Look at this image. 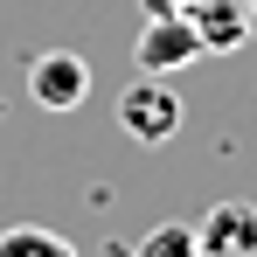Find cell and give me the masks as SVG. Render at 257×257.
I'll list each match as a JSON object with an SVG mask.
<instances>
[{"label": "cell", "mask_w": 257, "mask_h": 257, "mask_svg": "<svg viewBox=\"0 0 257 257\" xmlns=\"http://www.w3.org/2000/svg\"><path fill=\"white\" fill-rule=\"evenodd\" d=\"M118 125H125V139H139V146H167L174 132H181V90H174V77H132L125 90H118Z\"/></svg>", "instance_id": "6da1fadb"}, {"label": "cell", "mask_w": 257, "mask_h": 257, "mask_svg": "<svg viewBox=\"0 0 257 257\" xmlns=\"http://www.w3.org/2000/svg\"><path fill=\"white\" fill-rule=\"evenodd\" d=\"M188 28H195L202 56H229L236 42H250V14H243V0H195V7H188Z\"/></svg>", "instance_id": "5b68a950"}, {"label": "cell", "mask_w": 257, "mask_h": 257, "mask_svg": "<svg viewBox=\"0 0 257 257\" xmlns=\"http://www.w3.org/2000/svg\"><path fill=\"white\" fill-rule=\"evenodd\" d=\"M243 14H250V35H257V0H243Z\"/></svg>", "instance_id": "9c48e42d"}, {"label": "cell", "mask_w": 257, "mask_h": 257, "mask_svg": "<svg viewBox=\"0 0 257 257\" xmlns=\"http://www.w3.org/2000/svg\"><path fill=\"white\" fill-rule=\"evenodd\" d=\"M0 257H77V243L42 222H14V229H0Z\"/></svg>", "instance_id": "8992f818"}, {"label": "cell", "mask_w": 257, "mask_h": 257, "mask_svg": "<svg viewBox=\"0 0 257 257\" xmlns=\"http://www.w3.org/2000/svg\"><path fill=\"white\" fill-rule=\"evenodd\" d=\"M132 257H209V250H202L195 222H160V229L139 236V250H132Z\"/></svg>", "instance_id": "52a82bcc"}, {"label": "cell", "mask_w": 257, "mask_h": 257, "mask_svg": "<svg viewBox=\"0 0 257 257\" xmlns=\"http://www.w3.org/2000/svg\"><path fill=\"white\" fill-rule=\"evenodd\" d=\"M28 97H35L42 111H77L90 97V63L77 49H42V56L28 63Z\"/></svg>", "instance_id": "3957f363"}, {"label": "cell", "mask_w": 257, "mask_h": 257, "mask_svg": "<svg viewBox=\"0 0 257 257\" xmlns=\"http://www.w3.org/2000/svg\"><path fill=\"white\" fill-rule=\"evenodd\" d=\"M195 236L209 257H257V202H215L195 222Z\"/></svg>", "instance_id": "277c9868"}, {"label": "cell", "mask_w": 257, "mask_h": 257, "mask_svg": "<svg viewBox=\"0 0 257 257\" xmlns=\"http://www.w3.org/2000/svg\"><path fill=\"white\" fill-rule=\"evenodd\" d=\"M195 56H202V42H195V28H188V14H146V21H139L132 63H139L146 77H174V70H188Z\"/></svg>", "instance_id": "7a4b0ae2"}, {"label": "cell", "mask_w": 257, "mask_h": 257, "mask_svg": "<svg viewBox=\"0 0 257 257\" xmlns=\"http://www.w3.org/2000/svg\"><path fill=\"white\" fill-rule=\"evenodd\" d=\"M139 7H146V14H188L195 0H139Z\"/></svg>", "instance_id": "ba28073f"}]
</instances>
